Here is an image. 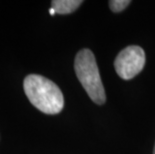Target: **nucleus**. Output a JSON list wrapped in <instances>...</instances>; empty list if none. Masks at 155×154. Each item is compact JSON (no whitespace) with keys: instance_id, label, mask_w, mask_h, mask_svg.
I'll use <instances>...</instances> for the list:
<instances>
[{"instance_id":"obj_3","label":"nucleus","mask_w":155,"mask_h":154,"mask_svg":"<svg viewBox=\"0 0 155 154\" xmlns=\"http://www.w3.org/2000/svg\"><path fill=\"white\" fill-rule=\"evenodd\" d=\"M145 65V52L140 46L131 45L119 52L114 60L117 74L124 80L132 79L142 71Z\"/></svg>"},{"instance_id":"obj_6","label":"nucleus","mask_w":155,"mask_h":154,"mask_svg":"<svg viewBox=\"0 0 155 154\" xmlns=\"http://www.w3.org/2000/svg\"><path fill=\"white\" fill-rule=\"evenodd\" d=\"M49 13H50V15H52V16L56 14V12L54 11V9H52V8L49 9Z\"/></svg>"},{"instance_id":"obj_7","label":"nucleus","mask_w":155,"mask_h":154,"mask_svg":"<svg viewBox=\"0 0 155 154\" xmlns=\"http://www.w3.org/2000/svg\"><path fill=\"white\" fill-rule=\"evenodd\" d=\"M153 154H155V145H154V150H153Z\"/></svg>"},{"instance_id":"obj_5","label":"nucleus","mask_w":155,"mask_h":154,"mask_svg":"<svg viewBox=\"0 0 155 154\" xmlns=\"http://www.w3.org/2000/svg\"><path fill=\"white\" fill-rule=\"evenodd\" d=\"M108 3H109V7L111 10L115 13H118L123 11L130 4V1L129 0H111Z\"/></svg>"},{"instance_id":"obj_4","label":"nucleus","mask_w":155,"mask_h":154,"mask_svg":"<svg viewBox=\"0 0 155 154\" xmlns=\"http://www.w3.org/2000/svg\"><path fill=\"white\" fill-rule=\"evenodd\" d=\"M82 4L81 0H53L51 8L58 14H69Z\"/></svg>"},{"instance_id":"obj_2","label":"nucleus","mask_w":155,"mask_h":154,"mask_svg":"<svg viewBox=\"0 0 155 154\" xmlns=\"http://www.w3.org/2000/svg\"><path fill=\"white\" fill-rule=\"evenodd\" d=\"M74 69L78 80L91 100L98 105L104 104L106 95L93 52L86 48L81 49L75 57Z\"/></svg>"},{"instance_id":"obj_1","label":"nucleus","mask_w":155,"mask_h":154,"mask_svg":"<svg viewBox=\"0 0 155 154\" xmlns=\"http://www.w3.org/2000/svg\"><path fill=\"white\" fill-rule=\"evenodd\" d=\"M23 88L34 107L45 114H58L64 106V97L60 88L53 81L38 74L25 77Z\"/></svg>"}]
</instances>
